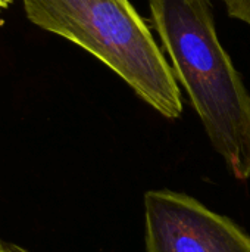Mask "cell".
I'll use <instances>...</instances> for the list:
<instances>
[{
  "mask_svg": "<svg viewBox=\"0 0 250 252\" xmlns=\"http://www.w3.org/2000/svg\"><path fill=\"white\" fill-rule=\"evenodd\" d=\"M150 21L214 149L250 180V93L217 32L211 0H149Z\"/></svg>",
  "mask_w": 250,
  "mask_h": 252,
  "instance_id": "6da1fadb",
  "label": "cell"
},
{
  "mask_svg": "<svg viewBox=\"0 0 250 252\" xmlns=\"http://www.w3.org/2000/svg\"><path fill=\"white\" fill-rule=\"evenodd\" d=\"M27 19L84 49L168 120L183 114L172 68L130 0H22Z\"/></svg>",
  "mask_w": 250,
  "mask_h": 252,
  "instance_id": "7a4b0ae2",
  "label": "cell"
},
{
  "mask_svg": "<svg viewBox=\"0 0 250 252\" xmlns=\"http://www.w3.org/2000/svg\"><path fill=\"white\" fill-rule=\"evenodd\" d=\"M146 252H250V235L231 219L181 192L147 190Z\"/></svg>",
  "mask_w": 250,
  "mask_h": 252,
  "instance_id": "3957f363",
  "label": "cell"
},
{
  "mask_svg": "<svg viewBox=\"0 0 250 252\" xmlns=\"http://www.w3.org/2000/svg\"><path fill=\"white\" fill-rule=\"evenodd\" d=\"M228 15L250 27V0H224Z\"/></svg>",
  "mask_w": 250,
  "mask_h": 252,
  "instance_id": "277c9868",
  "label": "cell"
},
{
  "mask_svg": "<svg viewBox=\"0 0 250 252\" xmlns=\"http://www.w3.org/2000/svg\"><path fill=\"white\" fill-rule=\"evenodd\" d=\"M0 252H31L29 250L21 247V245H16L13 242H4V241H0Z\"/></svg>",
  "mask_w": 250,
  "mask_h": 252,
  "instance_id": "5b68a950",
  "label": "cell"
},
{
  "mask_svg": "<svg viewBox=\"0 0 250 252\" xmlns=\"http://www.w3.org/2000/svg\"><path fill=\"white\" fill-rule=\"evenodd\" d=\"M12 3H13V0H0V10L7 9Z\"/></svg>",
  "mask_w": 250,
  "mask_h": 252,
  "instance_id": "8992f818",
  "label": "cell"
},
{
  "mask_svg": "<svg viewBox=\"0 0 250 252\" xmlns=\"http://www.w3.org/2000/svg\"><path fill=\"white\" fill-rule=\"evenodd\" d=\"M222 1H224V0H222Z\"/></svg>",
  "mask_w": 250,
  "mask_h": 252,
  "instance_id": "52a82bcc",
  "label": "cell"
}]
</instances>
